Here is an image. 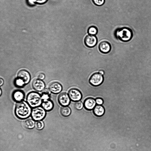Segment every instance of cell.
<instances>
[{"label": "cell", "mask_w": 151, "mask_h": 151, "mask_svg": "<svg viewBox=\"0 0 151 151\" xmlns=\"http://www.w3.org/2000/svg\"><path fill=\"white\" fill-rule=\"evenodd\" d=\"M32 107L26 101H23L16 104L14 112L15 115L20 119H25L31 116Z\"/></svg>", "instance_id": "1"}, {"label": "cell", "mask_w": 151, "mask_h": 151, "mask_svg": "<svg viewBox=\"0 0 151 151\" xmlns=\"http://www.w3.org/2000/svg\"><path fill=\"white\" fill-rule=\"evenodd\" d=\"M42 101L41 95L35 91L29 92L26 97V101L32 108L40 106Z\"/></svg>", "instance_id": "2"}, {"label": "cell", "mask_w": 151, "mask_h": 151, "mask_svg": "<svg viewBox=\"0 0 151 151\" xmlns=\"http://www.w3.org/2000/svg\"><path fill=\"white\" fill-rule=\"evenodd\" d=\"M115 36L118 39L123 42L130 41L133 37L132 30L127 27H123L117 29L115 33Z\"/></svg>", "instance_id": "3"}, {"label": "cell", "mask_w": 151, "mask_h": 151, "mask_svg": "<svg viewBox=\"0 0 151 151\" xmlns=\"http://www.w3.org/2000/svg\"><path fill=\"white\" fill-rule=\"evenodd\" d=\"M46 111L42 106L33 108L31 116L32 119L35 121H42L45 117Z\"/></svg>", "instance_id": "4"}, {"label": "cell", "mask_w": 151, "mask_h": 151, "mask_svg": "<svg viewBox=\"0 0 151 151\" xmlns=\"http://www.w3.org/2000/svg\"><path fill=\"white\" fill-rule=\"evenodd\" d=\"M104 77L103 75L98 73L93 74L89 79V82L92 86H98L103 82Z\"/></svg>", "instance_id": "5"}, {"label": "cell", "mask_w": 151, "mask_h": 151, "mask_svg": "<svg viewBox=\"0 0 151 151\" xmlns=\"http://www.w3.org/2000/svg\"><path fill=\"white\" fill-rule=\"evenodd\" d=\"M68 95L70 100L74 101H79L82 97L81 92L75 88H72L69 91Z\"/></svg>", "instance_id": "6"}, {"label": "cell", "mask_w": 151, "mask_h": 151, "mask_svg": "<svg viewBox=\"0 0 151 151\" xmlns=\"http://www.w3.org/2000/svg\"><path fill=\"white\" fill-rule=\"evenodd\" d=\"M84 42L87 47L90 48L93 47L97 44V39L95 35H89L85 37Z\"/></svg>", "instance_id": "7"}, {"label": "cell", "mask_w": 151, "mask_h": 151, "mask_svg": "<svg viewBox=\"0 0 151 151\" xmlns=\"http://www.w3.org/2000/svg\"><path fill=\"white\" fill-rule=\"evenodd\" d=\"M58 101L62 106H67L70 102V99L68 94L65 92L60 93L58 97Z\"/></svg>", "instance_id": "8"}, {"label": "cell", "mask_w": 151, "mask_h": 151, "mask_svg": "<svg viewBox=\"0 0 151 151\" xmlns=\"http://www.w3.org/2000/svg\"><path fill=\"white\" fill-rule=\"evenodd\" d=\"M12 96V99L14 101L18 103L24 101L25 94L22 90H16L13 92Z\"/></svg>", "instance_id": "9"}, {"label": "cell", "mask_w": 151, "mask_h": 151, "mask_svg": "<svg viewBox=\"0 0 151 151\" xmlns=\"http://www.w3.org/2000/svg\"><path fill=\"white\" fill-rule=\"evenodd\" d=\"M99 49L100 51L103 53L109 52L111 49V46L109 42L106 41L101 42L99 45Z\"/></svg>", "instance_id": "10"}, {"label": "cell", "mask_w": 151, "mask_h": 151, "mask_svg": "<svg viewBox=\"0 0 151 151\" xmlns=\"http://www.w3.org/2000/svg\"><path fill=\"white\" fill-rule=\"evenodd\" d=\"M32 86L33 88L38 91H43L45 87V85L44 82L39 79H35L33 81Z\"/></svg>", "instance_id": "11"}, {"label": "cell", "mask_w": 151, "mask_h": 151, "mask_svg": "<svg viewBox=\"0 0 151 151\" xmlns=\"http://www.w3.org/2000/svg\"><path fill=\"white\" fill-rule=\"evenodd\" d=\"M49 88L50 92L56 94L59 93L62 91V86L59 83L54 82L50 85Z\"/></svg>", "instance_id": "12"}, {"label": "cell", "mask_w": 151, "mask_h": 151, "mask_svg": "<svg viewBox=\"0 0 151 151\" xmlns=\"http://www.w3.org/2000/svg\"><path fill=\"white\" fill-rule=\"evenodd\" d=\"M18 78L22 79L25 84L28 83L30 79V76L29 73L25 70H21L19 71L17 74Z\"/></svg>", "instance_id": "13"}, {"label": "cell", "mask_w": 151, "mask_h": 151, "mask_svg": "<svg viewBox=\"0 0 151 151\" xmlns=\"http://www.w3.org/2000/svg\"><path fill=\"white\" fill-rule=\"evenodd\" d=\"M96 100L92 98H88L85 100L84 106L85 109L88 110H91L93 109L96 105Z\"/></svg>", "instance_id": "14"}, {"label": "cell", "mask_w": 151, "mask_h": 151, "mask_svg": "<svg viewBox=\"0 0 151 151\" xmlns=\"http://www.w3.org/2000/svg\"><path fill=\"white\" fill-rule=\"evenodd\" d=\"M41 106L46 111H49L53 108L54 104L52 101L50 99L43 100L41 104Z\"/></svg>", "instance_id": "15"}, {"label": "cell", "mask_w": 151, "mask_h": 151, "mask_svg": "<svg viewBox=\"0 0 151 151\" xmlns=\"http://www.w3.org/2000/svg\"><path fill=\"white\" fill-rule=\"evenodd\" d=\"M93 112L96 116H100L104 114L105 109L102 106L98 105L96 106L94 108Z\"/></svg>", "instance_id": "16"}, {"label": "cell", "mask_w": 151, "mask_h": 151, "mask_svg": "<svg viewBox=\"0 0 151 151\" xmlns=\"http://www.w3.org/2000/svg\"><path fill=\"white\" fill-rule=\"evenodd\" d=\"M35 121L32 119H27L24 122V126L28 129H33L35 126Z\"/></svg>", "instance_id": "17"}, {"label": "cell", "mask_w": 151, "mask_h": 151, "mask_svg": "<svg viewBox=\"0 0 151 151\" xmlns=\"http://www.w3.org/2000/svg\"><path fill=\"white\" fill-rule=\"evenodd\" d=\"M60 112L61 115L63 116H69L71 114V110L68 106H62L60 109Z\"/></svg>", "instance_id": "18"}, {"label": "cell", "mask_w": 151, "mask_h": 151, "mask_svg": "<svg viewBox=\"0 0 151 151\" xmlns=\"http://www.w3.org/2000/svg\"><path fill=\"white\" fill-rule=\"evenodd\" d=\"M50 90L47 89H44L41 95L43 100L50 99Z\"/></svg>", "instance_id": "19"}, {"label": "cell", "mask_w": 151, "mask_h": 151, "mask_svg": "<svg viewBox=\"0 0 151 151\" xmlns=\"http://www.w3.org/2000/svg\"><path fill=\"white\" fill-rule=\"evenodd\" d=\"M97 28L93 26L89 27L88 30V32L89 35H95L97 34Z\"/></svg>", "instance_id": "20"}, {"label": "cell", "mask_w": 151, "mask_h": 151, "mask_svg": "<svg viewBox=\"0 0 151 151\" xmlns=\"http://www.w3.org/2000/svg\"><path fill=\"white\" fill-rule=\"evenodd\" d=\"M15 85L18 87H22L25 84L24 81L22 79L18 78L16 79L15 81Z\"/></svg>", "instance_id": "21"}, {"label": "cell", "mask_w": 151, "mask_h": 151, "mask_svg": "<svg viewBox=\"0 0 151 151\" xmlns=\"http://www.w3.org/2000/svg\"><path fill=\"white\" fill-rule=\"evenodd\" d=\"M44 126V122L42 121H40L36 122L35 127L37 130H40L43 129Z\"/></svg>", "instance_id": "22"}, {"label": "cell", "mask_w": 151, "mask_h": 151, "mask_svg": "<svg viewBox=\"0 0 151 151\" xmlns=\"http://www.w3.org/2000/svg\"><path fill=\"white\" fill-rule=\"evenodd\" d=\"M74 107L76 109L80 110L83 108V104L82 102L80 101H77L74 104Z\"/></svg>", "instance_id": "23"}, {"label": "cell", "mask_w": 151, "mask_h": 151, "mask_svg": "<svg viewBox=\"0 0 151 151\" xmlns=\"http://www.w3.org/2000/svg\"><path fill=\"white\" fill-rule=\"evenodd\" d=\"M93 2L97 6H101L104 4L105 0H92Z\"/></svg>", "instance_id": "24"}, {"label": "cell", "mask_w": 151, "mask_h": 151, "mask_svg": "<svg viewBox=\"0 0 151 151\" xmlns=\"http://www.w3.org/2000/svg\"><path fill=\"white\" fill-rule=\"evenodd\" d=\"M96 103L99 105H102L104 102L103 100L101 98H98L96 99Z\"/></svg>", "instance_id": "25"}, {"label": "cell", "mask_w": 151, "mask_h": 151, "mask_svg": "<svg viewBox=\"0 0 151 151\" xmlns=\"http://www.w3.org/2000/svg\"><path fill=\"white\" fill-rule=\"evenodd\" d=\"M45 78V75L43 73H40L38 76V78L39 79L42 80L44 79Z\"/></svg>", "instance_id": "26"}, {"label": "cell", "mask_w": 151, "mask_h": 151, "mask_svg": "<svg viewBox=\"0 0 151 151\" xmlns=\"http://www.w3.org/2000/svg\"><path fill=\"white\" fill-rule=\"evenodd\" d=\"M99 73L102 75H104V71L102 70H99Z\"/></svg>", "instance_id": "27"}, {"label": "cell", "mask_w": 151, "mask_h": 151, "mask_svg": "<svg viewBox=\"0 0 151 151\" xmlns=\"http://www.w3.org/2000/svg\"><path fill=\"white\" fill-rule=\"evenodd\" d=\"M0 86H1L3 84L4 81H3V79H2L1 78H0Z\"/></svg>", "instance_id": "28"}, {"label": "cell", "mask_w": 151, "mask_h": 151, "mask_svg": "<svg viewBox=\"0 0 151 151\" xmlns=\"http://www.w3.org/2000/svg\"><path fill=\"white\" fill-rule=\"evenodd\" d=\"M0 96H1V93H1L2 91H1V89H0Z\"/></svg>", "instance_id": "29"}]
</instances>
